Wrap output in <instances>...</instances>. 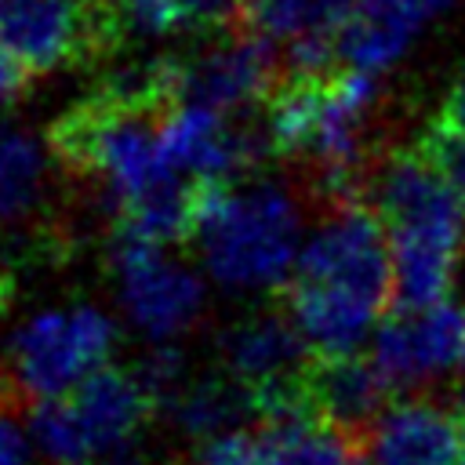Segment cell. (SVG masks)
Masks as SVG:
<instances>
[{
  "label": "cell",
  "instance_id": "cb8c5ba5",
  "mask_svg": "<svg viewBox=\"0 0 465 465\" xmlns=\"http://www.w3.org/2000/svg\"><path fill=\"white\" fill-rule=\"evenodd\" d=\"M109 465H153V461H142V458H116V461H109Z\"/></svg>",
  "mask_w": 465,
  "mask_h": 465
},
{
  "label": "cell",
  "instance_id": "7c38bea8",
  "mask_svg": "<svg viewBox=\"0 0 465 465\" xmlns=\"http://www.w3.org/2000/svg\"><path fill=\"white\" fill-rule=\"evenodd\" d=\"M450 0H356L338 29V62L363 73H385L403 58L421 25Z\"/></svg>",
  "mask_w": 465,
  "mask_h": 465
},
{
  "label": "cell",
  "instance_id": "9c48e42d",
  "mask_svg": "<svg viewBox=\"0 0 465 465\" xmlns=\"http://www.w3.org/2000/svg\"><path fill=\"white\" fill-rule=\"evenodd\" d=\"M465 338V312L458 305L389 309L371 341V360L396 392L425 396V389L458 367Z\"/></svg>",
  "mask_w": 465,
  "mask_h": 465
},
{
  "label": "cell",
  "instance_id": "44dd1931",
  "mask_svg": "<svg viewBox=\"0 0 465 465\" xmlns=\"http://www.w3.org/2000/svg\"><path fill=\"white\" fill-rule=\"evenodd\" d=\"M29 73L18 65V58L4 47V40H0V109H7V105H15L22 94H25V87H29Z\"/></svg>",
  "mask_w": 465,
  "mask_h": 465
},
{
  "label": "cell",
  "instance_id": "603a6c76",
  "mask_svg": "<svg viewBox=\"0 0 465 465\" xmlns=\"http://www.w3.org/2000/svg\"><path fill=\"white\" fill-rule=\"evenodd\" d=\"M7 298H11V276L0 269V309L7 305Z\"/></svg>",
  "mask_w": 465,
  "mask_h": 465
},
{
  "label": "cell",
  "instance_id": "4316f807",
  "mask_svg": "<svg viewBox=\"0 0 465 465\" xmlns=\"http://www.w3.org/2000/svg\"><path fill=\"white\" fill-rule=\"evenodd\" d=\"M461 418H465V407H461ZM461 465H465V447H461Z\"/></svg>",
  "mask_w": 465,
  "mask_h": 465
},
{
  "label": "cell",
  "instance_id": "3957f363",
  "mask_svg": "<svg viewBox=\"0 0 465 465\" xmlns=\"http://www.w3.org/2000/svg\"><path fill=\"white\" fill-rule=\"evenodd\" d=\"M156 411L134 371L102 367L65 396L33 407V440L58 465L120 454Z\"/></svg>",
  "mask_w": 465,
  "mask_h": 465
},
{
  "label": "cell",
  "instance_id": "d4e9b609",
  "mask_svg": "<svg viewBox=\"0 0 465 465\" xmlns=\"http://www.w3.org/2000/svg\"><path fill=\"white\" fill-rule=\"evenodd\" d=\"M458 371H461V378H465V338H461V356H458Z\"/></svg>",
  "mask_w": 465,
  "mask_h": 465
},
{
  "label": "cell",
  "instance_id": "2e32d148",
  "mask_svg": "<svg viewBox=\"0 0 465 465\" xmlns=\"http://www.w3.org/2000/svg\"><path fill=\"white\" fill-rule=\"evenodd\" d=\"M51 149L22 127H0V229L29 222L44 207Z\"/></svg>",
  "mask_w": 465,
  "mask_h": 465
},
{
  "label": "cell",
  "instance_id": "7a4b0ae2",
  "mask_svg": "<svg viewBox=\"0 0 465 465\" xmlns=\"http://www.w3.org/2000/svg\"><path fill=\"white\" fill-rule=\"evenodd\" d=\"M113 341L116 327L94 305L44 309L22 320L0 356V403L36 407L65 396L105 367Z\"/></svg>",
  "mask_w": 465,
  "mask_h": 465
},
{
  "label": "cell",
  "instance_id": "4fadbf2b",
  "mask_svg": "<svg viewBox=\"0 0 465 465\" xmlns=\"http://www.w3.org/2000/svg\"><path fill=\"white\" fill-rule=\"evenodd\" d=\"M392 240V309H432L443 305L454 283L461 247L425 236Z\"/></svg>",
  "mask_w": 465,
  "mask_h": 465
},
{
  "label": "cell",
  "instance_id": "d6986e66",
  "mask_svg": "<svg viewBox=\"0 0 465 465\" xmlns=\"http://www.w3.org/2000/svg\"><path fill=\"white\" fill-rule=\"evenodd\" d=\"M185 465H265V447L258 429H229L200 440Z\"/></svg>",
  "mask_w": 465,
  "mask_h": 465
},
{
  "label": "cell",
  "instance_id": "5b68a950",
  "mask_svg": "<svg viewBox=\"0 0 465 465\" xmlns=\"http://www.w3.org/2000/svg\"><path fill=\"white\" fill-rule=\"evenodd\" d=\"M124 36L113 0H0V40L29 76L91 65Z\"/></svg>",
  "mask_w": 465,
  "mask_h": 465
},
{
  "label": "cell",
  "instance_id": "ffe728a7",
  "mask_svg": "<svg viewBox=\"0 0 465 465\" xmlns=\"http://www.w3.org/2000/svg\"><path fill=\"white\" fill-rule=\"evenodd\" d=\"M33 432L22 429L15 407L0 403V465H29L33 458Z\"/></svg>",
  "mask_w": 465,
  "mask_h": 465
},
{
  "label": "cell",
  "instance_id": "9a60e30c",
  "mask_svg": "<svg viewBox=\"0 0 465 465\" xmlns=\"http://www.w3.org/2000/svg\"><path fill=\"white\" fill-rule=\"evenodd\" d=\"M356 0H240L236 29L291 47L312 36H338Z\"/></svg>",
  "mask_w": 465,
  "mask_h": 465
},
{
  "label": "cell",
  "instance_id": "ac0fdd59",
  "mask_svg": "<svg viewBox=\"0 0 465 465\" xmlns=\"http://www.w3.org/2000/svg\"><path fill=\"white\" fill-rule=\"evenodd\" d=\"M418 149L429 156V163L447 178V185L465 203V131L447 124L443 116H432V124L418 138Z\"/></svg>",
  "mask_w": 465,
  "mask_h": 465
},
{
  "label": "cell",
  "instance_id": "8992f818",
  "mask_svg": "<svg viewBox=\"0 0 465 465\" xmlns=\"http://www.w3.org/2000/svg\"><path fill=\"white\" fill-rule=\"evenodd\" d=\"M113 269L124 316L153 345H174V338L200 323L207 309L203 280L189 265L167 258L163 247L113 236Z\"/></svg>",
  "mask_w": 465,
  "mask_h": 465
},
{
  "label": "cell",
  "instance_id": "5bb4252c",
  "mask_svg": "<svg viewBox=\"0 0 465 465\" xmlns=\"http://www.w3.org/2000/svg\"><path fill=\"white\" fill-rule=\"evenodd\" d=\"M254 429L265 447V465H349L356 454H363L316 411L265 418L254 421Z\"/></svg>",
  "mask_w": 465,
  "mask_h": 465
},
{
  "label": "cell",
  "instance_id": "8fae6325",
  "mask_svg": "<svg viewBox=\"0 0 465 465\" xmlns=\"http://www.w3.org/2000/svg\"><path fill=\"white\" fill-rule=\"evenodd\" d=\"M309 396L316 414L338 432H345L360 450L374 421L396 403V389L389 385L381 367L363 352L316 356L309 371Z\"/></svg>",
  "mask_w": 465,
  "mask_h": 465
},
{
  "label": "cell",
  "instance_id": "30bf717a",
  "mask_svg": "<svg viewBox=\"0 0 465 465\" xmlns=\"http://www.w3.org/2000/svg\"><path fill=\"white\" fill-rule=\"evenodd\" d=\"M465 418L429 396L396 400L367 432L363 458L371 465H461Z\"/></svg>",
  "mask_w": 465,
  "mask_h": 465
},
{
  "label": "cell",
  "instance_id": "e0dca14e",
  "mask_svg": "<svg viewBox=\"0 0 465 465\" xmlns=\"http://www.w3.org/2000/svg\"><path fill=\"white\" fill-rule=\"evenodd\" d=\"M163 411L193 440H211L218 432L243 429L247 418L254 421V400H251V392L236 378H229V374H211V378L185 381L178 389V396Z\"/></svg>",
  "mask_w": 465,
  "mask_h": 465
},
{
  "label": "cell",
  "instance_id": "52a82bcc",
  "mask_svg": "<svg viewBox=\"0 0 465 465\" xmlns=\"http://www.w3.org/2000/svg\"><path fill=\"white\" fill-rule=\"evenodd\" d=\"M363 200L385 222L389 236H425L454 247L465 243V203L418 145L381 153Z\"/></svg>",
  "mask_w": 465,
  "mask_h": 465
},
{
  "label": "cell",
  "instance_id": "7402d4cb",
  "mask_svg": "<svg viewBox=\"0 0 465 465\" xmlns=\"http://www.w3.org/2000/svg\"><path fill=\"white\" fill-rule=\"evenodd\" d=\"M436 116H443L447 124H454V127L465 131V65H461V73L454 76V84H450V91H447V98H443V109H440Z\"/></svg>",
  "mask_w": 465,
  "mask_h": 465
},
{
  "label": "cell",
  "instance_id": "277c9868",
  "mask_svg": "<svg viewBox=\"0 0 465 465\" xmlns=\"http://www.w3.org/2000/svg\"><path fill=\"white\" fill-rule=\"evenodd\" d=\"M287 283L367 305L381 316L392 309V240L385 222L367 200L327 203Z\"/></svg>",
  "mask_w": 465,
  "mask_h": 465
},
{
  "label": "cell",
  "instance_id": "484cf974",
  "mask_svg": "<svg viewBox=\"0 0 465 465\" xmlns=\"http://www.w3.org/2000/svg\"><path fill=\"white\" fill-rule=\"evenodd\" d=\"M349 465H371V461H367V458H363V454H356V458H352V461H349Z\"/></svg>",
  "mask_w": 465,
  "mask_h": 465
},
{
  "label": "cell",
  "instance_id": "ba28073f",
  "mask_svg": "<svg viewBox=\"0 0 465 465\" xmlns=\"http://www.w3.org/2000/svg\"><path fill=\"white\" fill-rule=\"evenodd\" d=\"M283 76V51L243 29L222 33L211 47L193 58H178L182 102H196L225 116H240L251 105H265V98Z\"/></svg>",
  "mask_w": 465,
  "mask_h": 465
},
{
  "label": "cell",
  "instance_id": "6da1fadb",
  "mask_svg": "<svg viewBox=\"0 0 465 465\" xmlns=\"http://www.w3.org/2000/svg\"><path fill=\"white\" fill-rule=\"evenodd\" d=\"M305 211L294 189L280 182H218L203 185L196 243L207 272L232 291L287 287L302 254Z\"/></svg>",
  "mask_w": 465,
  "mask_h": 465
}]
</instances>
